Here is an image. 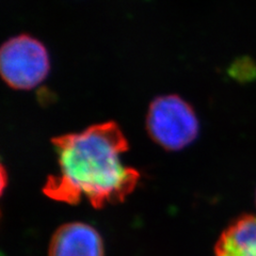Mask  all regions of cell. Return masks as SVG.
I'll use <instances>...</instances> for the list:
<instances>
[{"mask_svg": "<svg viewBox=\"0 0 256 256\" xmlns=\"http://www.w3.org/2000/svg\"><path fill=\"white\" fill-rule=\"evenodd\" d=\"M52 142L59 170L48 178L43 192L54 201L78 204L86 198L102 208L123 202L137 186L140 174L123 164L128 142L116 123L95 124Z\"/></svg>", "mask_w": 256, "mask_h": 256, "instance_id": "1", "label": "cell"}, {"mask_svg": "<svg viewBox=\"0 0 256 256\" xmlns=\"http://www.w3.org/2000/svg\"><path fill=\"white\" fill-rule=\"evenodd\" d=\"M48 256H104L102 240L89 224H63L52 235Z\"/></svg>", "mask_w": 256, "mask_h": 256, "instance_id": "4", "label": "cell"}, {"mask_svg": "<svg viewBox=\"0 0 256 256\" xmlns=\"http://www.w3.org/2000/svg\"><path fill=\"white\" fill-rule=\"evenodd\" d=\"M146 128L160 146L178 150L196 139L200 126L194 110L186 100L178 95H164L150 102Z\"/></svg>", "mask_w": 256, "mask_h": 256, "instance_id": "2", "label": "cell"}, {"mask_svg": "<svg viewBox=\"0 0 256 256\" xmlns=\"http://www.w3.org/2000/svg\"><path fill=\"white\" fill-rule=\"evenodd\" d=\"M216 256H256V217L244 216L223 232Z\"/></svg>", "mask_w": 256, "mask_h": 256, "instance_id": "5", "label": "cell"}, {"mask_svg": "<svg viewBox=\"0 0 256 256\" xmlns=\"http://www.w3.org/2000/svg\"><path fill=\"white\" fill-rule=\"evenodd\" d=\"M50 70L45 46L28 34L13 36L0 50V72L15 90H31L42 84Z\"/></svg>", "mask_w": 256, "mask_h": 256, "instance_id": "3", "label": "cell"}]
</instances>
